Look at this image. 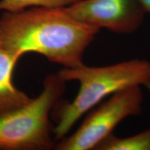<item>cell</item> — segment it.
<instances>
[{"mask_svg": "<svg viewBox=\"0 0 150 150\" xmlns=\"http://www.w3.org/2000/svg\"><path fill=\"white\" fill-rule=\"evenodd\" d=\"M99 29L76 21L59 8L32 7L0 16V44L21 58L36 53L63 67L83 64Z\"/></svg>", "mask_w": 150, "mask_h": 150, "instance_id": "1", "label": "cell"}, {"mask_svg": "<svg viewBox=\"0 0 150 150\" xmlns=\"http://www.w3.org/2000/svg\"><path fill=\"white\" fill-rule=\"evenodd\" d=\"M57 74L66 82L78 81L80 87L72 102L56 103L54 128L56 142L64 138L84 114L106 97L128 88L144 86L150 81V61L135 59L101 67L83 63L74 67H63Z\"/></svg>", "mask_w": 150, "mask_h": 150, "instance_id": "2", "label": "cell"}, {"mask_svg": "<svg viewBox=\"0 0 150 150\" xmlns=\"http://www.w3.org/2000/svg\"><path fill=\"white\" fill-rule=\"evenodd\" d=\"M66 89L58 74H49L38 96L0 117V150H51L56 142L50 112Z\"/></svg>", "mask_w": 150, "mask_h": 150, "instance_id": "3", "label": "cell"}, {"mask_svg": "<svg viewBox=\"0 0 150 150\" xmlns=\"http://www.w3.org/2000/svg\"><path fill=\"white\" fill-rule=\"evenodd\" d=\"M143 95L140 86L117 92L88 115L81 126L70 136L56 142V150L95 149L112 134L125 118L140 115Z\"/></svg>", "mask_w": 150, "mask_h": 150, "instance_id": "4", "label": "cell"}, {"mask_svg": "<svg viewBox=\"0 0 150 150\" xmlns=\"http://www.w3.org/2000/svg\"><path fill=\"white\" fill-rule=\"evenodd\" d=\"M59 8L76 21L119 34L136 32L146 14L138 0H80Z\"/></svg>", "mask_w": 150, "mask_h": 150, "instance_id": "5", "label": "cell"}, {"mask_svg": "<svg viewBox=\"0 0 150 150\" xmlns=\"http://www.w3.org/2000/svg\"><path fill=\"white\" fill-rule=\"evenodd\" d=\"M20 58L0 44V117L27 104L32 99L15 86L13 72Z\"/></svg>", "mask_w": 150, "mask_h": 150, "instance_id": "6", "label": "cell"}, {"mask_svg": "<svg viewBox=\"0 0 150 150\" xmlns=\"http://www.w3.org/2000/svg\"><path fill=\"white\" fill-rule=\"evenodd\" d=\"M95 150H150V129L127 138H119L111 134Z\"/></svg>", "mask_w": 150, "mask_h": 150, "instance_id": "7", "label": "cell"}, {"mask_svg": "<svg viewBox=\"0 0 150 150\" xmlns=\"http://www.w3.org/2000/svg\"><path fill=\"white\" fill-rule=\"evenodd\" d=\"M79 1L80 0H0V11L17 12L32 7L59 8Z\"/></svg>", "mask_w": 150, "mask_h": 150, "instance_id": "8", "label": "cell"}, {"mask_svg": "<svg viewBox=\"0 0 150 150\" xmlns=\"http://www.w3.org/2000/svg\"><path fill=\"white\" fill-rule=\"evenodd\" d=\"M146 13H150V0H138Z\"/></svg>", "mask_w": 150, "mask_h": 150, "instance_id": "9", "label": "cell"}, {"mask_svg": "<svg viewBox=\"0 0 150 150\" xmlns=\"http://www.w3.org/2000/svg\"><path fill=\"white\" fill-rule=\"evenodd\" d=\"M143 86H145L146 88L147 89V91L150 93V81H147V83H146Z\"/></svg>", "mask_w": 150, "mask_h": 150, "instance_id": "10", "label": "cell"}]
</instances>
